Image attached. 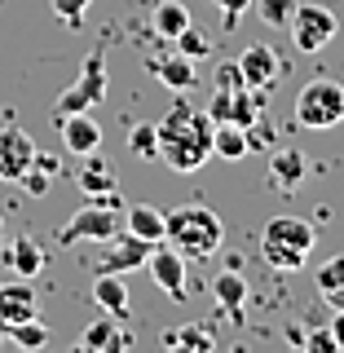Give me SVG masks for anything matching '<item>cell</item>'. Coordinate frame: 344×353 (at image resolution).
Here are the masks:
<instances>
[{
    "mask_svg": "<svg viewBox=\"0 0 344 353\" xmlns=\"http://www.w3.org/2000/svg\"><path fill=\"white\" fill-rule=\"evenodd\" d=\"M318 296L331 309H344V256H331L323 270H318Z\"/></svg>",
    "mask_w": 344,
    "mask_h": 353,
    "instance_id": "cell-25",
    "label": "cell"
},
{
    "mask_svg": "<svg viewBox=\"0 0 344 353\" xmlns=\"http://www.w3.org/2000/svg\"><path fill=\"white\" fill-rule=\"evenodd\" d=\"M305 172H309V163H305V154L296 150V146H283V150L270 154V181H274V190H283V194L301 190Z\"/></svg>",
    "mask_w": 344,
    "mask_h": 353,
    "instance_id": "cell-16",
    "label": "cell"
},
{
    "mask_svg": "<svg viewBox=\"0 0 344 353\" xmlns=\"http://www.w3.org/2000/svg\"><path fill=\"white\" fill-rule=\"evenodd\" d=\"M150 71H154V80H159L163 88H172V93H190V88L199 84V71H194V62L185 58V53H172V58L154 62Z\"/></svg>",
    "mask_w": 344,
    "mask_h": 353,
    "instance_id": "cell-18",
    "label": "cell"
},
{
    "mask_svg": "<svg viewBox=\"0 0 344 353\" xmlns=\"http://www.w3.org/2000/svg\"><path fill=\"white\" fill-rule=\"evenodd\" d=\"M5 261H9V270H14L18 279H40L44 248H40L36 239H14V243H9V252H5Z\"/></svg>",
    "mask_w": 344,
    "mask_h": 353,
    "instance_id": "cell-20",
    "label": "cell"
},
{
    "mask_svg": "<svg viewBox=\"0 0 344 353\" xmlns=\"http://www.w3.org/2000/svg\"><path fill=\"white\" fill-rule=\"evenodd\" d=\"M102 97H106V49L93 44V49L84 53V62H80L75 84L53 102V119L71 115V110H93V106H102Z\"/></svg>",
    "mask_w": 344,
    "mask_h": 353,
    "instance_id": "cell-6",
    "label": "cell"
},
{
    "mask_svg": "<svg viewBox=\"0 0 344 353\" xmlns=\"http://www.w3.org/2000/svg\"><path fill=\"white\" fill-rule=\"evenodd\" d=\"M212 124H239V128H256L261 124V115H265V88H216V97H212Z\"/></svg>",
    "mask_w": 344,
    "mask_h": 353,
    "instance_id": "cell-8",
    "label": "cell"
},
{
    "mask_svg": "<svg viewBox=\"0 0 344 353\" xmlns=\"http://www.w3.org/2000/svg\"><path fill=\"white\" fill-rule=\"evenodd\" d=\"M146 270H150V279H154V287H159L168 301H176L181 305L185 296H190V287H185V256L172 248H163V243H154L150 248V256H146Z\"/></svg>",
    "mask_w": 344,
    "mask_h": 353,
    "instance_id": "cell-9",
    "label": "cell"
},
{
    "mask_svg": "<svg viewBox=\"0 0 344 353\" xmlns=\"http://www.w3.org/2000/svg\"><path fill=\"white\" fill-rule=\"evenodd\" d=\"M115 234H124V199L110 190V194H93L84 208H75V212L66 216V225L58 230V248L110 243Z\"/></svg>",
    "mask_w": 344,
    "mask_h": 353,
    "instance_id": "cell-3",
    "label": "cell"
},
{
    "mask_svg": "<svg viewBox=\"0 0 344 353\" xmlns=\"http://www.w3.org/2000/svg\"><path fill=\"white\" fill-rule=\"evenodd\" d=\"M296 124L314 128V132H327V128L344 124V84L327 80V75L309 80L301 93H296Z\"/></svg>",
    "mask_w": 344,
    "mask_h": 353,
    "instance_id": "cell-5",
    "label": "cell"
},
{
    "mask_svg": "<svg viewBox=\"0 0 344 353\" xmlns=\"http://www.w3.org/2000/svg\"><path fill=\"white\" fill-rule=\"evenodd\" d=\"M163 345H190V349H212L216 340L208 336L203 327H185V331H168V336H163Z\"/></svg>",
    "mask_w": 344,
    "mask_h": 353,
    "instance_id": "cell-31",
    "label": "cell"
},
{
    "mask_svg": "<svg viewBox=\"0 0 344 353\" xmlns=\"http://www.w3.org/2000/svg\"><path fill=\"white\" fill-rule=\"evenodd\" d=\"M154 128H159V159L172 172H199L212 159V128L216 124H212L208 110L190 106L185 97H176L172 110Z\"/></svg>",
    "mask_w": 344,
    "mask_h": 353,
    "instance_id": "cell-1",
    "label": "cell"
},
{
    "mask_svg": "<svg viewBox=\"0 0 344 353\" xmlns=\"http://www.w3.org/2000/svg\"><path fill=\"white\" fill-rule=\"evenodd\" d=\"M49 5H53V14H58L66 27H80L84 14L93 9V0H49Z\"/></svg>",
    "mask_w": 344,
    "mask_h": 353,
    "instance_id": "cell-30",
    "label": "cell"
},
{
    "mask_svg": "<svg viewBox=\"0 0 344 353\" xmlns=\"http://www.w3.org/2000/svg\"><path fill=\"white\" fill-rule=\"evenodd\" d=\"M331 336H336V349H344V309H331Z\"/></svg>",
    "mask_w": 344,
    "mask_h": 353,
    "instance_id": "cell-35",
    "label": "cell"
},
{
    "mask_svg": "<svg viewBox=\"0 0 344 353\" xmlns=\"http://www.w3.org/2000/svg\"><path fill=\"white\" fill-rule=\"evenodd\" d=\"M309 252H314V225L301 216H274L270 225H265L261 234V256L265 265H274L279 274H292L301 270V265L309 261Z\"/></svg>",
    "mask_w": 344,
    "mask_h": 353,
    "instance_id": "cell-4",
    "label": "cell"
},
{
    "mask_svg": "<svg viewBox=\"0 0 344 353\" xmlns=\"http://www.w3.org/2000/svg\"><path fill=\"white\" fill-rule=\"evenodd\" d=\"M124 230L137 239H150V243H163V212L150 203H132L124 208Z\"/></svg>",
    "mask_w": 344,
    "mask_h": 353,
    "instance_id": "cell-22",
    "label": "cell"
},
{
    "mask_svg": "<svg viewBox=\"0 0 344 353\" xmlns=\"http://www.w3.org/2000/svg\"><path fill=\"white\" fill-rule=\"evenodd\" d=\"M287 31H292V44L301 53H318L340 36V18H336V9H327V5H301V0H296V14L287 22Z\"/></svg>",
    "mask_w": 344,
    "mask_h": 353,
    "instance_id": "cell-7",
    "label": "cell"
},
{
    "mask_svg": "<svg viewBox=\"0 0 344 353\" xmlns=\"http://www.w3.org/2000/svg\"><path fill=\"white\" fill-rule=\"evenodd\" d=\"M301 349H327V353H336V336H331V327H318V331H305V340H301Z\"/></svg>",
    "mask_w": 344,
    "mask_h": 353,
    "instance_id": "cell-33",
    "label": "cell"
},
{
    "mask_svg": "<svg viewBox=\"0 0 344 353\" xmlns=\"http://www.w3.org/2000/svg\"><path fill=\"white\" fill-rule=\"evenodd\" d=\"M58 124V137H62V146L66 154H93V150H102V128H97V119L88 115V110H71V115H58L53 119Z\"/></svg>",
    "mask_w": 344,
    "mask_h": 353,
    "instance_id": "cell-11",
    "label": "cell"
},
{
    "mask_svg": "<svg viewBox=\"0 0 344 353\" xmlns=\"http://www.w3.org/2000/svg\"><path fill=\"white\" fill-rule=\"evenodd\" d=\"M150 248L154 243L150 239H137V234H115L110 239V248L102 252V261H97V270H110V274H132V270H141L150 256Z\"/></svg>",
    "mask_w": 344,
    "mask_h": 353,
    "instance_id": "cell-13",
    "label": "cell"
},
{
    "mask_svg": "<svg viewBox=\"0 0 344 353\" xmlns=\"http://www.w3.org/2000/svg\"><path fill=\"white\" fill-rule=\"evenodd\" d=\"M216 88H230V93L243 88V66L239 62H221L216 66Z\"/></svg>",
    "mask_w": 344,
    "mask_h": 353,
    "instance_id": "cell-32",
    "label": "cell"
},
{
    "mask_svg": "<svg viewBox=\"0 0 344 353\" xmlns=\"http://www.w3.org/2000/svg\"><path fill=\"white\" fill-rule=\"evenodd\" d=\"M75 185L93 199V194H110L115 190V172H110V163L102 159V154H84V168H80V176H75Z\"/></svg>",
    "mask_w": 344,
    "mask_h": 353,
    "instance_id": "cell-23",
    "label": "cell"
},
{
    "mask_svg": "<svg viewBox=\"0 0 344 353\" xmlns=\"http://www.w3.org/2000/svg\"><path fill=\"white\" fill-rule=\"evenodd\" d=\"M132 340L119 331V318H93L84 331H80V340H75V349H88V353H119V349H128Z\"/></svg>",
    "mask_w": 344,
    "mask_h": 353,
    "instance_id": "cell-15",
    "label": "cell"
},
{
    "mask_svg": "<svg viewBox=\"0 0 344 353\" xmlns=\"http://www.w3.org/2000/svg\"><path fill=\"white\" fill-rule=\"evenodd\" d=\"M172 44H176V53H185L190 62L212 58V36H208L203 27H194V22H190V27H185V31H181V36H176Z\"/></svg>",
    "mask_w": 344,
    "mask_h": 353,
    "instance_id": "cell-26",
    "label": "cell"
},
{
    "mask_svg": "<svg viewBox=\"0 0 344 353\" xmlns=\"http://www.w3.org/2000/svg\"><path fill=\"white\" fill-rule=\"evenodd\" d=\"M252 9L261 14L265 27H287L296 14V0H252Z\"/></svg>",
    "mask_w": 344,
    "mask_h": 353,
    "instance_id": "cell-29",
    "label": "cell"
},
{
    "mask_svg": "<svg viewBox=\"0 0 344 353\" xmlns=\"http://www.w3.org/2000/svg\"><path fill=\"white\" fill-rule=\"evenodd\" d=\"M31 159H36V141H31V132L18 128V124L0 128V181H18V176L31 168Z\"/></svg>",
    "mask_w": 344,
    "mask_h": 353,
    "instance_id": "cell-10",
    "label": "cell"
},
{
    "mask_svg": "<svg viewBox=\"0 0 344 353\" xmlns=\"http://www.w3.org/2000/svg\"><path fill=\"white\" fill-rule=\"evenodd\" d=\"M9 340H14L18 349H44L49 345V327L40 323V318H27V323H18V327H9L5 331Z\"/></svg>",
    "mask_w": 344,
    "mask_h": 353,
    "instance_id": "cell-27",
    "label": "cell"
},
{
    "mask_svg": "<svg viewBox=\"0 0 344 353\" xmlns=\"http://www.w3.org/2000/svg\"><path fill=\"white\" fill-rule=\"evenodd\" d=\"M239 66H243V84L247 88H265V93H270V88L283 80V58L274 53V44H252V49H243Z\"/></svg>",
    "mask_w": 344,
    "mask_h": 353,
    "instance_id": "cell-12",
    "label": "cell"
},
{
    "mask_svg": "<svg viewBox=\"0 0 344 353\" xmlns=\"http://www.w3.org/2000/svg\"><path fill=\"white\" fill-rule=\"evenodd\" d=\"M216 9L225 14V27H234L239 14H247V9H252V0H216Z\"/></svg>",
    "mask_w": 344,
    "mask_h": 353,
    "instance_id": "cell-34",
    "label": "cell"
},
{
    "mask_svg": "<svg viewBox=\"0 0 344 353\" xmlns=\"http://www.w3.org/2000/svg\"><path fill=\"white\" fill-rule=\"evenodd\" d=\"M340 84H344V80H340Z\"/></svg>",
    "mask_w": 344,
    "mask_h": 353,
    "instance_id": "cell-37",
    "label": "cell"
},
{
    "mask_svg": "<svg viewBox=\"0 0 344 353\" xmlns=\"http://www.w3.org/2000/svg\"><path fill=\"white\" fill-rule=\"evenodd\" d=\"M128 150L137 154V159H159V128H154V124H132Z\"/></svg>",
    "mask_w": 344,
    "mask_h": 353,
    "instance_id": "cell-28",
    "label": "cell"
},
{
    "mask_svg": "<svg viewBox=\"0 0 344 353\" xmlns=\"http://www.w3.org/2000/svg\"><path fill=\"white\" fill-rule=\"evenodd\" d=\"M252 150V132L239 128V124H216L212 128V154L221 159H243Z\"/></svg>",
    "mask_w": 344,
    "mask_h": 353,
    "instance_id": "cell-24",
    "label": "cell"
},
{
    "mask_svg": "<svg viewBox=\"0 0 344 353\" xmlns=\"http://www.w3.org/2000/svg\"><path fill=\"white\" fill-rule=\"evenodd\" d=\"M190 9L181 5V0H154V14H150V31L159 40H176L185 27H190Z\"/></svg>",
    "mask_w": 344,
    "mask_h": 353,
    "instance_id": "cell-19",
    "label": "cell"
},
{
    "mask_svg": "<svg viewBox=\"0 0 344 353\" xmlns=\"http://www.w3.org/2000/svg\"><path fill=\"white\" fill-rule=\"evenodd\" d=\"M221 239H225V225L208 203H185L163 212V243H172L185 261H212L221 252Z\"/></svg>",
    "mask_w": 344,
    "mask_h": 353,
    "instance_id": "cell-2",
    "label": "cell"
},
{
    "mask_svg": "<svg viewBox=\"0 0 344 353\" xmlns=\"http://www.w3.org/2000/svg\"><path fill=\"white\" fill-rule=\"evenodd\" d=\"M36 318V292H31V279L18 283H0V331Z\"/></svg>",
    "mask_w": 344,
    "mask_h": 353,
    "instance_id": "cell-14",
    "label": "cell"
},
{
    "mask_svg": "<svg viewBox=\"0 0 344 353\" xmlns=\"http://www.w3.org/2000/svg\"><path fill=\"white\" fill-rule=\"evenodd\" d=\"M93 301L102 305V314H110V318H128V274L97 270L93 274Z\"/></svg>",
    "mask_w": 344,
    "mask_h": 353,
    "instance_id": "cell-17",
    "label": "cell"
},
{
    "mask_svg": "<svg viewBox=\"0 0 344 353\" xmlns=\"http://www.w3.org/2000/svg\"><path fill=\"white\" fill-rule=\"evenodd\" d=\"M5 243H9V230H5V221H0V248H5Z\"/></svg>",
    "mask_w": 344,
    "mask_h": 353,
    "instance_id": "cell-36",
    "label": "cell"
},
{
    "mask_svg": "<svg viewBox=\"0 0 344 353\" xmlns=\"http://www.w3.org/2000/svg\"><path fill=\"white\" fill-rule=\"evenodd\" d=\"M212 296L221 309H230V318L243 314V301H247V279H243L239 270H221L212 279Z\"/></svg>",
    "mask_w": 344,
    "mask_h": 353,
    "instance_id": "cell-21",
    "label": "cell"
}]
</instances>
